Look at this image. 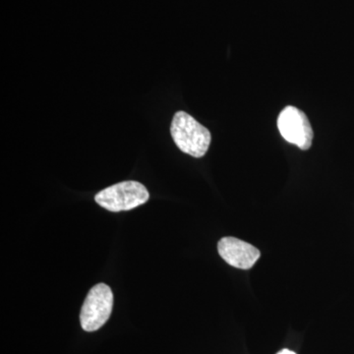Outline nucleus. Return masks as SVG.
Instances as JSON below:
<instances>
[{"label": "nucleus", "mask_w": 354, "mask_h": 354, "mask_svg": "<svg viewBox=\"0 0 354 354\" xmlns=\"http://www.w3.org/2000/svg\"><path fill=\"white\" fill-rule=\"evenodd\" d=\"M113 307V295L106 283H97L88 291L81 309V327L86 332L101 329L111 317Z\"/></svg>", "instance_id": "nucleus-3"}, {"label": "nucleus", "mask_w": 354, "mask_h": 354, "mask_svg": "<svg viewBox=\"0 0 354 354\" xmlns=\"http://www.w3.org/2000/svg\"><path fill=\"white\" fill-rule=\"evenodd\" d=\"M278 128L281 136L288 143L307 151L313 143L314 132L311 123L304 111L288 106L281 111L278 118Z\"/></svg>", "instance_id": "nucleus-4"}, {"label": "nucleus", "mask_w": 354, "mask_h": 354, "mask_svg": "<svg viewBox=\"0 0 354 354\" xmlns=\"http://www.w3.org/2000/svg\"><path fill=\"white\" fill-rule=\"evenodd\" d=\"M218 251L228 265L241 270L251 269L261 256L256 247L232 236L223 237L218 241Z\"/></svg>", "instance_id": "nucleus-5"}, {"label": "nucleus", "mask_w": 354, "mask_h": 354, "mask_svg": "<svg viewBox=\"0 0 354 354\" xmlns=\"http://www.w3.org/2000/svg\"><path fill=\"white\" fill-rule=\"evenodd\" d=\"M171 134L177 148L191 157H204L211 145V132L185 111L174 114Z\"/></svg>", "instance_id": "nucleus-1"}, {"label": "nucleus", "mask_w": 354, "mask_h": 354, "mask_svg": "<svg viewBox=\"0 0 354 354\" xmlns=\"http://www.w3.org/2000/svg\"><path fill=\"white\" fill-rule=\"evenodd\" d=\"M148 190L138 181H123L104 188L95 195V200L100 206L108 211H129L145 204L149 200Z\"/></svg>", "instance_id": "nucleus-2"}, {"label": "nucleus", "mask_w": 354, "mask_h": 354, "mask_svg": "<svg viewBox=\"0 0 354 354\" xmlns=\"http://www.w3.org/2000/svg\"><path fill=\"white\" fill-rule=\"evenodd\" d=\"M277 354H297L293 353V351H290V349H283V351H279V353Z\"/></svg>", "instance_id": "nucleus-6"}]
</instances>
